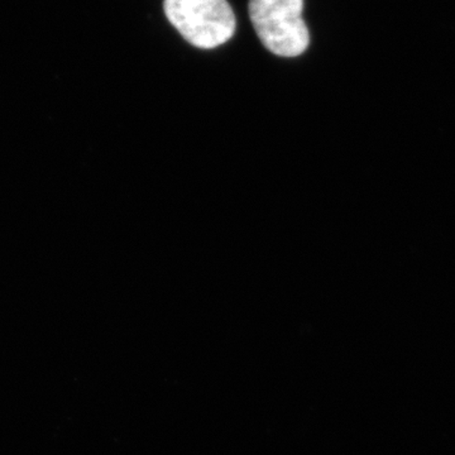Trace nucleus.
Returning <instances> with one entry per match:
<instances>
[{
  "instance_id": "nucleus-1",
  "label": "nucleus",
  "mask_w": 455,
  "mask_h": 455,
  "mask_svg": "<svg viewBox=\"0 0 455 455\" xmlns=\"http://www.w3.org/2000/svg\"><path fill=\"white\" fill-rule=\"evenodd\" d=\"M164 8L171 25L197 49H215L235 35V12L227 0H164Z\"/></svg>"
},
{
  "instance_id": "nucleus-2",
  "label": "nucleus",
  "mask_w": 455,
  "mask_h": 455,
  "mask_svg": "<svg viewBox=\"0 0 455 455\" xmlns=\"http://www.w3.org/2000/svg\"><path fill=\"white\" fill-rule=\"evenodd\" d=\"M304 0H250V17L266 49L281 57L300 56L309 47L302 18Z\"/></svg>"
}]
</instances>
